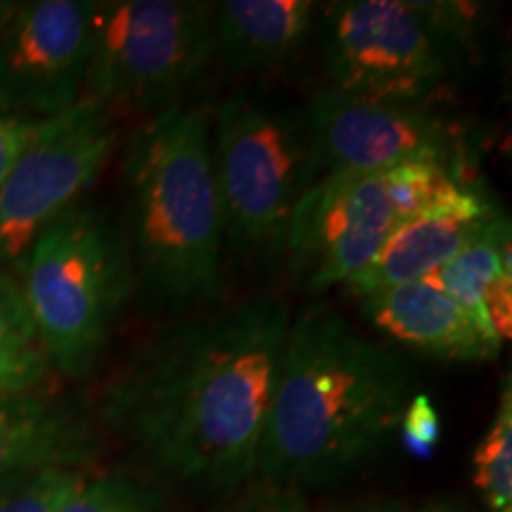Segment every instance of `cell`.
Masks as SVG:
<instances>
[{"label":"cell","mask_w":512,"mask_h":512,"mask_svg":"<svg viewBox=\"0 0 512 512\" xmlns=\"http://www.w3.org/2000/svg\"><path fill=\"white\" fill-rule=\"evenodd\" d=\"M60 512H166L162 494L136 477L112 472L91 479Z\"/></svg>","instance_id":"obj_19"},{"label":"cell","mask_w":512,"mask_h":512,"mask_svg":"<svg viewBox=\"0 0 512 512\" xmlns=\"http://www.w3.org/2000/svg\"><path fill=\"white\" fill-rule=\"evenodd\" d=\"M15 275L53 373L91 375L133 290L128 245L112 221L76 204L38 235Z\"/></svg>","instance_id":"obj_4"},{"label":"cell","mask_w":512,"mask_h":512,"mask_svg":"<svg viewBox=\"0 0 512 512\" xmlns=\"http://www.w3.org/2000/svg\"><path fill=\"white\" fill-rule=\"evenodd\" d=\"M93 50V0L17 3L0 29V98L34 119L83 100Z\"/></svg>","instance_id":"obj_11"},{"label":"cell","mask_w":512,"mask_h":512,"mask_svg":"<svg viewBox=\"0 0 512 512\" xmlns=\"http://www.w3.org/2000/svg\"><path fill=\"white\" fill-rule=\"evenodd\" d=\"M0 349H38L17 275L0 268Z\"/></svg>","instance_id":"obj_22"},{"label":"cell","mask_w":512,"mask_h":512,"mask_svg":"<svg viewBox=\"0 0 512 512\" xmlns=\"http://www.w3.org/2000/svg\"><path fill=\"white\" fill-rule=\"evenodd\" d=\"M292 311L275 294L178 320L105 389L102 413L152 470L230 494L256 477Z\"/></svg>","instance_id":"obj_1"},{"label":"cell","mask_w":512,"mask_h":512,"mask_svg":"<svg viewBox=\"0 0 512 512\" xmlns=\"http://www.w3.org/2000/svg\"><path fill=\"white\" fill-rule=\"evenodd\" d=\"M117 143V117L86 98L38 121L0 183V268L17 271L38 235L79 204Z\"/></svg>","instance_id":"obj_8"},{"label":"cell","mask_w":512,"mask_h":512,"mask_svg":"<svg viewBox=\"0 0 512 512\" xmlns=\"http://www.w3.org/2000/svg\"><path fill=\"white\" fill-rule=\"evenodd\" d=\"M316 19L313 0H223L211 5V36L235 69H264L297 55Z\"/></svg>","instance_id":"obj_15"},{"label":"cell","mask_w":512,"mask_h":512,"mask_svg":"<svg viewBox=\"0 0 512 512\" xmlns=\"http://www.w3.org/2000/svg\"><path fill=\"white\" fill-rule=\"evenodd\" d=\"M335 512H413V510H408L406 505L394 503V501H375V503L351 505V508H342Z\"/></svg>","instance_id":"obj_26"},{"label":"cell","mask_w":512,"mask_h":512,"mask_svg":"<svg viewBox=\"0 0 512 512\" xmlns=\"http://www.w3.org/2000/svg\"><path fill=\"white\" fill-rule=\"evenodd\" d=\"M306 114L316 181L332 174H382L406 162H437L458 174L463 136L425 105H403L328 88Z\"/></svg>","instance_id":"obj_9"},{"label":"cell","mask_w":512,"mask_h":512,"mask_svg":"<svg viewBox=\"0 0 512 512\" xmlns=\"http://www.w3.org/2000/svg\"><path fill=\"white\" fill-rule=\"evenodd\" d=\"M211 155L230 249L283 252L294 209L316 183L306 114L233 93L216 112Z\"/></svg>","instance_id":"obj_6"},{"label":"cell","mask_w":512,"mask_h":512,"mask_svg":"<svg viewBox=\"0 0 512 512\" xmlns=\"http://www.w3.org/2000/svg\"><path fill=\"white\" fill-rule=\"evenodd\" d=\"M88 482L81 465H53L12 486L0 496V512H60Z\"/></svg>","instance_id":"obj_20"},{"label":"cell","mask_w":512,"mask_h":512,"mask_svg":"<svg viewBox=\"0 0 512 512\" xmlns=\"http://www.w3.org/2000/svg\"><path fill=\"white\" fill-rule=\"evenodd\" d=\"M413 387L406 358L332 306H304L287 325L254 479L304 491L351 477L399 430Z\"/></svg>","instance_id":"obj_2"},{"label":"cell","mask_w":512,"mask_h":512,"mask_svg":"<svg viewBox=\"0 0 512 512\" xmlns=\"http://www.w3.org/2000/svg\"><path fill=\"white\" fill-rule=\"evenodd\" d=\"M396 226L382 174L318 178L294 209L283 252L306 292L347 285L366 268Z\"/></svg>","instance_id":"obj_10"},{"label":"cell","mask_w":512,"mask_h":512,"mask_svg":"<svg viewBox=\"0 0 512 512\" xmlns=\"http://www.w3.org/2000/svg\"><path fill=\"white\" fill-rule=\"evenodd\" d=\"M413 512H467L465 508H460L456 503H448V501H432L427 505H422L420 510H413Z\"/></svg>","instance_id":"obj_27"},{"label":"cell","mask_w":512,"mask_h":512,"mask_svg":"<svg viewBox=\"0 0 512 512\" xmlns=\"http://www.w3.org/2000/svg\"><path fill=\"white\" fill-rule=\"evenodd\" d=\"M510 271V223L498 216L494 223H489L475 240H470L460 249L456 256L439 266L430 275V280L441 292L456 302L472 323L484 332L486 337L498 339L494 325L489 318V292L494 287L496 278Z\"/></svg>","instance_id":"obj_16"},{"label":"cell","mask_w":512,"mask_h":512,"mask_svg":"<svg viewBox=\"0 0 512 512\" xmlns=\"http://www.w3.org/2000/svg\"><path fill=\"white\" fill-rule=\"evenodd\" d=\"M361 313L394 342L441 361L482 363L501 351L430 278L366 294Z\"/></svg>","instance_id":"obj_13"},{"label":"cell","mask_w":512,"mask_h":512,"mask_svg":"<svg viewBox=\"0 0 512 512\" xmlns=\"http://www.w3.org/2000/svg\"><path fill=\"white\" fill-rule=\"evenodd\" d=\"M53 368L41 349H0V399L48 389Z\"/></svg>","instance_id":"obj_21"},{"label":"cell","mask_w":512,"mask_h":512,"mask_svg":"<svg viewBox=\"0 0 512 512\" xmlns=\"http://www.w3.org/2000/svg\"><path fill=\"white\" fill-rule=\"evenodd\" d=\"M214 50L211 5L192 0H93V50L83 98L119 112H162Z\"/></svg>","instance_id":"obj_7"},{"label":"cell","mask_w":512,"mask_h":512,"mask_svg":"<svg viewBox=\"0 0 512 512\" xmlns=\"http://www.w3.org/2000/svg\"><path fill=\"white\" fill-rule=\"evenodd\" d=\"M131 195V273L147 309L209 304L221 292L226 240L204 107L174 105L133 133L126 157Z\"/></svg>","instance_id":"obj_3"},{"label":"cell","mask_w":512,"mask_h":512,"mask_svg":"<svg viewBox=\"0 0 512 512\" xmlns=\"http://www.w3.org/2000/svg\"><path fill=\"white\" fill-rule=\"evenodd\" d=\"M470 29L465 5L342 0L323 10L320 48L335 91L425 105L453 72Z\"/></svg>","instance_id":"obj_5"},{"label":"cell","mask_w":512,"mask_h":512,"mask_svg":"<svg viewBox=\"0 0 512 512\" xmlns=\"http://www.w3.org/2000/svg\"><path fill=\"white\" fill-rule=\"evenodd\" d=\"M475 489L489 512H512V392L510 377L498 396L496 415L475 448Z\"/></svg>","instance_id":"obj_17"},{"label":"cell","mask_w":512,"mask_h":512,"mask_svg":"<svg viewBox=\"0 0 512 512\" xmlns=\"http://www.w3.org/2000/svg\"><path fill=\"white\" fill-rule=\"evenodd\" d=\"M17 8V3H12V0H0V29L5 27V22H8L12 10Z\"/></svg>","instance_id":"obj_28"},{"label":"cell","mask_w":512,"mask_h":512,"mask_svg":"<svg viewBox=\"0 0 512 512\" xmlns=\"http://www.w3.org/2000/svg\"><path fill=\"white\" fill-rule=\"evenodd\" d=\"M216 512H311L304 491L252 479L238 496Z\"/></svg>","instance_id":"obj_23"},{"label":"cell","mask_w":512,"mask_h":512,"mask_svg":"<svg viewBox=\"0 0 512 512\" xmlns=\"http://www.w3.org/2000/svg\"><path fill=\"white\" fill-rule=\"evenodd\" d=\"M91 430L72 401L43 392L0 399V496L53 465H86Z\"/></svg>","instance_id":"obj_14"},{"label":"cell","mask_w":512,"mask_h":512,"mask_svg":"<svg viewBox=\"0 0 512 512\" xmlns=\"http://www.w3.org/2000/svg\"><path fill=\"white\" fill-rule=\"evenodd\" d=\"M38 119L29 117L17 107H12L8 100L0 98V183L10 171L22 147L27 145L31 133L36 131Z\"/></svg>","instance_id":"obj_25"},{"label":"cell","mask_w":512,"mask_h":512,"mask_svg":"<svg viewBox=\"0 0 512 512\" xmlns=\"http://www.w3.org/2000/svg\"><path fill=\"white\" fill-rule=\"evenodd\" d=\"M406 451L427 458L437 448L441 437V420L437 408L427 394H413L401 415L399 430Z\"/></svg>","instance_id":"obj_24"},{"label":"cell","mask_w":512,"mask_h":512,"mask_svg":"<svg viewBox=\"0 0 512 512\" xmlns=\"http://www.w3.org/2000/svg\"><path fill=\"white\" fill-rule=\"evenodd\" d=\"M498 216L494 204L477 190L458 185L411 219L396 223L375 259L344 287L361 299L384 287L430 278Z\"/></svg>","instance_id":"obj_12"},{"label":"cell","mask_w":512,"mask_h":512,"mask_svg":"<svg viewBox=\"0 0 512 512\" xmlns=\"http://www.w3.org/2000/svg\"><path fill=\"white\" fill-rule=\"evenodd\" d=\"M384 192L392 204L396 223L411 219L448 190L463 185L458 174L437 162H406L382 171Z\"/></svg>","instance_id":"obj_18"}]
</instances>
